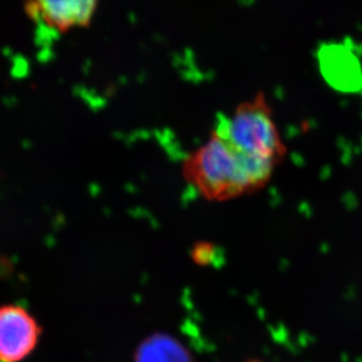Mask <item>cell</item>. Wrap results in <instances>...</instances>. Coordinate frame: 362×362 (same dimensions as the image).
I'll return each mask as SVG.
<instances>
[{"label":"cell","instance_id":"cell-1","mask_svg":"<svg viewBox=\"0 0 362 362\" xmlns=\"http://www.w3.org/2000/svg\"><path fill=\"white\" fill-rule=\"evenodd\" d=\"M277 165L242 154L216 128L183 164V176L205 199L226 202L259 192Z\"/></svg>","mask_w":362,"mask_h":362},{"label":"cell","instance_id":"cell-2","mask_svg":"<svg viewBox=\"0 0 362 362\" xmlns=\"http://www.w3.org/2000/svg\"><path fill=\"white\" fill-rule=\"evenodd\" d=\"M217 129L233 147L249 158L277 167L286 158V144L272 107L263 92L240 103L231 117H226Z\"/></svg>","mask_w":362,"mask_h":362},{"label":"cell","instance_id":"cell-3","mask_svg":"<svg viewBox=\"0 0 362 362\" xmlns=\"http://www.w3.org/2000/svg\"><path fill=\"white\" fill-rule=\"evenodd\" d=\"M41 329L35 317L19 305L0 306V362H21L38 345Z\"/></svg>","mask_w":362,"mask_h":362},{"label":"cell","instance_id":"cell-4","mask_svg":"<svg viewBox=\"0 0 362 362\" xmlns=\"http://www.w3.org/2000/svg\"><path fill=\"white\" fill-rule=\"evenodd\" d=\"M37 24L58 33L85 28L92 21L99 0H23Z\"/></svg>","mask_w":362,"mask_h":362},{"label":"cell","instance_id":"cell-5","mask_svg":"<svg viewBox=\"0 0 362 362\" xmlns=\"http://www.w3.org/2000/svg\"><path fill=\"white\" fill-rule=\"evenodd\" d=\"M137 362H192V359L174 339L158 337L141 346Z\"/></svg>","mask_w":362,"mask_h":362},{"label":"cell","instance_id":"cell-6","mask_svg":"<svg viewBox=\"0 0 362 362\" xmlns=\"http://www.w3.org/2000/svg\"><path fill=\"white\" fill-rule=\"evenodd\" d=\"M214 256V246L202 244L195 249V260L199 263L208 264L211 262L210 257Z\"/></svg>","mask_w":362,"mask_h":362},{"label":"cell","instance_id":"cell-7","mask_svg":"<svg viewBox=\"0 0 362 362\" xmlns=\"http://www.w3.org/2000/svg\"><path fill=\"white\" fill-rule=\"evenodd\" d=\"M251 362H258V361H251Z\"/></svg>","mask_w":362,"mask_h":362}]
</instances>
